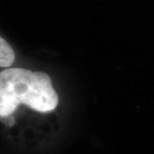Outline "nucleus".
<instances>
[{
  "mask_svg": "<svg viewBox=\"0 0 154 154\" xmlns=\"http://www.w3.org/2000/svg\"><path fill=\"white\" fill-rule=\"evenodd\" d=\"M58 96L50 76L44 72L9 68L0 73V116L8 118L20 105L41 113L51 112Z\"/></svg>",
  "mask_w": 154,
  "mask_h": 154,
  "instance_id": "f257e3e1",
  "label": "nucleus"
},
{
  "mask_svg": "<svg viewBox=\"0 0 154 154\" xmlns=\"http://www.w3.org/2000/svg\"><path fill=\"white\" fill-rule=\"evenodd\" d=\"M15 60V52L4 38H0V66L9 68Z\"/></svg>",
  "mask_w": 154,
  "mask_h": 154,
  "instance_id": "f03ea898",
  "label": "nucleus"
}]
</instances>
